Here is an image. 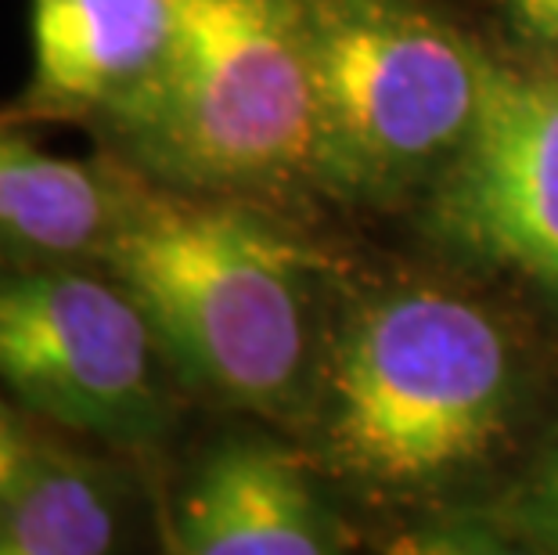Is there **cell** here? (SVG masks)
I'll return each instance as SVG.
<instances>
[{"mask_svg": "<svg viewBox=\"0 0 558 555\" xmlns=\"http://www.w3.org/2000/svg\"><path fill=\"white\" fill-rule=\"evenodd\" d=\"M145 311L184 389L259 422L311 430L328 358L314 250L270 206L134 170L101 256Z\"/></svg>", "mask_w": 558, "mask_h": 555, "instance_id": "cell-1", "label": "cell"}, {"mask_svg": "<svg viewBox=\"0 0 558 555\" xmlns=\"http://www.w3.org/2000/svg\"><path fill=\"white\" fill-rule=\"evenodd\" d=\"M519 400V350L486 306L422 286L383 289L328 339L314 462L375 498H429L494 462Z\"/></svg>", "mask_w": 558, "mask_h": 555, "instance_id": "cell-2", "label": "cell"}, {"mask_svg": "<svg viewBox=\"0 0 558 555\" xmlns=\"http://www.w3.org/2000/svg\"><path fill=\"white\" fill-rule=\"evenodd\" d=\"M101 152L148 181L259 206L314 188L303 0H184L159 80Z\"/></svg>", "mask_w": 558, "mask_h": 555, "instance_id": "cell-3", "label": "cell"}, {"mask_svg": "<svg viewBox=\"0 0 558 555\" xmlns=\"http://www.w3.org/2000/svg\"><path fill=\"white\" fill-rule=\"evenodd\" d=\"M314 188L389 206L433 188L472 137L490 51L425 0H303Z\"/></svg>", "mask_w": 558, "mask_h": 555, "instance_id": "cell-4", "label": "cell"}, {"mask_svg": "<svg viewBox=\"0 0 558 555\" xmlns=\"http://www.w3.org/2000/svg\"><path fill=\"white\" fill-rule=\"evenodd\" d=\"M0 389L51 430L159 455L181 379L145 311L101 264H0Z\"/></svg>", "mask_w": 558, "mask_h": 555, "instance_id": "cell-5", "label": "cell"}, {"mask_svg": "<svg viewBox=\"0 0 558 555\" xmlns=\"http://www.w3.org/2000/svg\"><path fill=\"white\" fill-rule=\"evenodd\" d=\"M429 195L439 239L558 300V58L490 55L480 120Z\"/></svg>", "mask_w": 558, "mask_h": 555, "instance_id": "cell-6", "label": "cell"}, {"mask_svg": "<svg viewBox=\"0 0 558 555\" xmlns=\"http://www.w3.org/2000/svg\"><path fill=\"white\" fill-rule=\"evenodd\" d=\"M320 466L264 433H223L177 476L162 512L166 552L336 555L353 548L317 483Z\"/></svg>", "mask_w": 558, "mask_h": 555, "instance_id": "cell-7", "label": "cell"}, {"mask_svg": "<svg viewBox=\"0 0 558 555\" xmlns=\"http://www.w3.org/2000/svg\"><path fill=\"white\" fill-rule=\"evenodd\" d=\"M184 0H29L33 65L8 120L112 130L159 80Z\"/></svg>", "mask_w": 558, "mask_h": 555, "instance_id": "cell-8", "label": "cell"}, {"mask_svg": "<svg viewBox=\"0 0 558 555\" xmlns=\"http://www.w3.org/2000/svg\"><path fill=\"white\" fill-rule=\"evenodd\" d=\"M134 170L101 152H47L0 112V264H101L123 220Z\"/></svg>", "mask_w": 558, "mask_h": 555, "instance_id": "cell-9", "label": "cell"}, {"mask_svg": "<svg viewBox=\"0 0 558 555\" xmlns=\"http://www.w3.org/2000/svg\"><path fill=\"white\" fill-rule=\"evenodd\" d=\"M137 483L116 458L73 447L44 426L0 498V555H109L130 545Z\"/></svg>", "mask_w": 558, "mask_h": 555, "instance_id": "cell-10", "label": "cell"}, {"mask_svg": "<svg viewBox=\"0 0 558 555\" xmlns=\"http://www.w3.org/2000/svg\"><path fill=\"white\" fill-rule=\"evenodd\" d=\"M497 523L508 541H519V548L558 555V430L541 447L526 480L497 509Z\"/></svg>", "mask_w": 558, "mask_h": 555, "instance_id": "cell-11", "label": "cell"}, {"mask_svg": "<svg viewBox=\"0 0 558 555\" xmlns=\"http://www.w3.org/2000/svg\"><path fill=\"white\" fill-rule=\"evenodd\" d=\"M40 433H44V422L26 415V411L0 389V498H4L8 487L15 483L22 466L29 462Z\"/></svg>", "mask_w": 558, "mask_h": 555, "instance_id": "cell-12", "label": "cell"}, {"mask_svg": "<svg viewBox=\"0 0 558 555\" xmlns=\"http://www.w3.org/2000/svg\"><path fill=\"white\" fill-rule=\"evenodd\" d=\"M505 11L522 37L558 58V0H505Z\"/></svg>", "mask_w": 558, "mask_h": 555, "instance_id": "cell-13", "label": "cell"}]
</instances>
